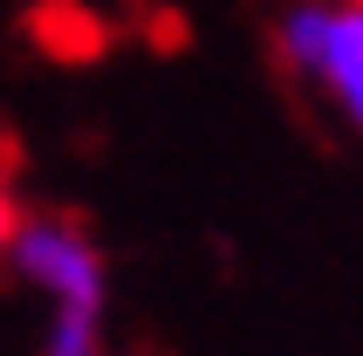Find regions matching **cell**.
<instances>
[{"mask_svg": "<svg viewBox=\"0 0 363 356\" xmlns=\"http://www.w3.org/2000/svg\"><path fill=\"white\" fill-rule=\"evenodd\" d=\"M14 233H21V199H14V185H7V172H0V260H7Z\"/></svg>", "mask_w": 363, "mask_h": 356, "instance_id": "4", "label": "cell"}, {"mask_svg": "<svg viewBox=\"0 0 363 356\" xmlns=\"http://www.w3.org/2000/svg\"><path fill=\"white\" fill-rule=\"evenodd\" d=\"M267 41L274 69L295 89L323 96L350 138H363V0H288Z\"/></svg>", "mask_w": 363, "mask_h": 356, "instance_id": "1", "label": "cell"}, {"mask_svg": "<svg viewBox=\"0 0 363 356\" xmlns=\"http://www.w3.org/2000/svg\"><path fill=\"white\" fill-rule=\"evenodd\" d=\"M14 260V274L28 288L55 301V308H89L103 316V301H110V281H103V247L96 233L82 226L76 213H21V233L7 247Z\"/></svg>", "mask_w": 363, "mask_h": 356, "instance_id": "2", "label": "cell"}, {"mask_svg": "<svg viewBox=\"0 0 363 356\" xmlns=\"http://www.w3.org/2000/svg\"><path fill=\"white\" fill-rule=\"evenodd\" d=\"M41 356H103V316H89V308H55V329H48V350Z\"/></svg>", "mask_w": 363, "mask_h": 356, "instance_id": "3", "label": "cell"}]
</instances>
